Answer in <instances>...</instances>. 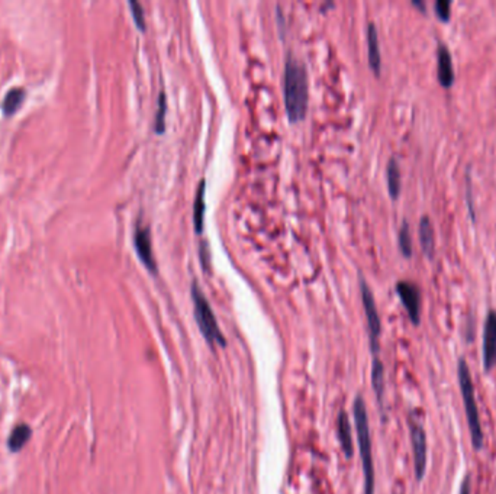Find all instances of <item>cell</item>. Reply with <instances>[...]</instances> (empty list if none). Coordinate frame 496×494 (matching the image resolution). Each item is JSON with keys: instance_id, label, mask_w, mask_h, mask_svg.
I'll return each mask as SVG.
<instances>
[{"instance_id": "obj_1", "label": "cell", "mask_w": 496, "mask_h": 494, "mask_svg": "<svg viewBox=\"0 0 496 494\" xmlns=\"http://www.w3.org/2000/svg\"><path fill=\"white\" fill-rule=\"evenodd\" d=\"M283 97L289 121H302L308 110V73L304 63L292 55L285 64Z\"/></svg>"}, {"instance_id": "obj_2", "label": "cell", "mask_w": 496, "mask_h": 494, "mask_svg": "<svg viewBox=\"0 0 496 494\" xmlns=\"http://www.w3.org/2000/svg\"><path fill=\"white\" fill-rule=\"evenodd\" d=\"M354 425L357 432V441H359V451L364 474V494H374V464L371 452V438L369 428V416L366 403L362 396H357L353 405Z\"/></svg>"}, {"instance_id": "obj_3", "label": "cell", "mask_w": 496, "mask_h": 494, "mask_svg": "<svg viewBox=\"0 0 496 494\" xmlns=\"http://www.w3.org/2000/svg\"><path fill=\"white\" fill-rule=\"evenodd\" d=\"M458 379H459V386H460L463 405H465V410H466V418H467V423H469L472 445L476 451H481L483 448V429L481 425L478 403H476L474 384L472 380V374H470L469 365L465 358L459 360Z\"/></svg>"}, {"instance_id": "obj_4", "label": "cell", "mask_w": 496, "mask_h": 494, "mask_svg": "<svg viewBox=\"0 0 496 494\" xmlns=\"http://www.w3.org/2000/svg\"><path fill=\"white\" fill-rule=\"evenodd\" d=\"M192 300H193V306H194V319L197 322V326H199V329H201V333L204 335L205 341L208 342V345L212 349L216 345L225 347L227 341L224 338L220 326H218L213 310H212L208 299L205 298L204 291L201 290L199 286H197L196 282L192 286Z\"/></svg>"}, {"instance_id": "obj_5", "label": "cell", "mask_w": 496, "mask_h": 494, "mask_svg": "<svg viewBox=\"0 0 496 494\" xmlns=\"http://www.w3.org/2000/svg\"><path fill=\"white\" fill-rule=\"evenodd\" d=\"M360 291H362V300H363V307H364L366 319H367L370 349H371L373 357H379V338H381V332H382L381 316H379L378 307H376L373 293L363 279L360 280Z\"/></svg>"}, {"instance_id": "obj_6", "label": "cell", "mask_w": 496, "mask_h": 494, "mask_svg": "<svg viewBox=\"0 0 496 494\" xmlns=\"http://www.w3.org/2000/svg\"><path fill=\"white\" fill-rule=\"evenodd\" d=\"M409 423V433H411V444L413 452V468H415V477L421 481L425 476L427 471V433L423 423L413 418L412 414L408 419Z\"/></svg>"}, {"instance_id": "obj_7", "label": "cell", "mask_w": 496, "mask_h": 494, "mask_svg": "<svg viewBox=\"0 0 496 494\" xmlns=\"http://www.w3.org/2000/svg\"><path fill=\"white\" fill-rule=\"evenodd\" d=\"M396 293L406 309L411 322L418 326L421 322V294L418 287L409 282H399L396 284Z\"/></svg>"}, {"instance_id": "obj_8", "label": "cell", "mask_w": 496, "mask_h": 494, "mask_svg": "<svg viewBox=\"0 0 496 494\" xmlns=\"http://www.w3.org/2000/svg\"><path fill=\"white\" fill-rule=\"evenodd\" d=\"M483 370L490 372L496 367V310H489L483 328Z\"/></svg>"}, {"instance_id": "obj_9", "label": "cell", "mask_w": 496, "mask_h": 494, "mask_svg": "<svg viewBox=\"0 0 496 494\" xmlns=\"http://www.w3.org/2000/svg\"><path fill=\"white\" fill-rule=\"evenodd\" d=\"M134 247L141 263L150 273H157V263L153 255L151 233L147 226H136L134 232Z\"/></svg>"}, {"instance_id": "obj_10", "label": "cell", "mask_w": 496, "mask_h": 494, "mask_svg": "<svg viewBox=\"0 0 496 494\" xmlns=\"http://www.w3.org/2000/svg\"><path fill=\"white\" fill-rule=\"evenodd\" d=\"M437 77L439 83L448 89L454 83V68H453V60L451 54L447 48V45L440 44L437 50Z\"/></svg>"}, {"instance_id": "obj_11", "label": "cell", "mask_w": 496, "mask_h": 494, "mask_svg": "<svg viewBox=\"0 0 496 494\" xmlns=\"http://www.w3.org/2000/svg\"><path fill=\"white\" fill-rule=\"evenodd\" d=\"M367 51H369V64L376 75L381 74L382 68V55L379 45V35L376 25L370 22L367 25Z\"/></svg>"}, {"instance_id": "obj_12", "label": "cell", "mask_w": 496, "mask_h": 494, "mask_svg": "<svg viewBox=\"0 0 496 494\" xmlns=\"http://www.w3.org/2000/svg\"><path fill=\"white\" fill-rule=\"evenodd\" d=\"M336 432H339V441L341 444V449L344 452L346 458L353 457V430H351V423L348 419V414L341 410L339 413V418H336Z\"/></svg>"}, {"instance_id": "obj_13", "label": "cell", "mask_w": 496, "mask_h": 494, "mask_svg": "<svg viewBox=\"0 0 496 494\" xmlns=\"http://www.w3.org/2000/svg\"><path fill=\"white\" fill-rule=\"evenodd\" d=\"M205 193H206V182L204 179L199 183V187H197V193H196L194 203H193V226H194L196 233H202V231H204L205 209H206Z\"/></svg>"}, {"instance_id": "obj_14", "label": "cell", "mask_w": 496, "mask_h": 494, "mask_svg": "<svg viewBox=\"0 0 496 494\" xmlns=\"http://www.w3.org/2000/svg\"><path fill=\"white\" fill-rule=\"evenodd\" d=\"M420 242L424 254L428 259H432L434 255V248H435V236H434V228L430 221L428 216H424L420 222Z\"/></svg>"}, {"instance_id": "obj_15", "label": "cell", "mask_w": 496, "mask_h": 494, "mask_svg": "<svg viewBox=\"0 0 496 494\" xmlns=\"http://www.w3.org/2000/svg\"><path fill=\"white\" fill-rule=\"evenodd\" d=\"M371 384L376 398H378L379 405L383 403V396H385V367L379 357H373V365H371Z\"/></svg>"}, {"instance_id": "obj_16", "label": "cell", "mask_w": 496, "mask_h": 494, "mask_svg": "<svg viewBox=\"0 0 496 494\" xmlns=\"http://www.w3.org/2000/svg\"><path fill=\"white\" fill-rule=\"evenodd\" d=\"M386 177H388V189H389V194L392 199H396V197L399 196L401 193V170H399V164L398 161L392 158L388 164V170H386Z\"/></svg>"}, {"instance_id": "obj_17", "label": "cell", "mask_w": 496, "mask_h": 494, "mask_svg": "<svg viewBox=\"0 0 496 494\" xmlns=\"http://www.w3.org/2000/svg\"><path fill=\"white\" fill-rule=\"evenodd\" d=\"M31 438V428L27 425H19L13 429V432L10 433L9 437V449L16 452L19 449H22L25 446V444L29 441Z\"/></svg>"}, {"instance_id": "obj_18", "label": "cell", "mask_w": 496, "mask_h": 494, "mask_svg": "<svg viewBox=\"0 0 496 494\" xmlns=\"http://www.w3.org/2000/svg\"><path fill=\"white\" fill-rule=\"evenodd\" d=\"M166 113H167V97L162 92L157 99V112L154 119V131L157 133H163L166 131Z\"/></svg>"}, {"instance_id": "obj_19", "label": "cell", "mask_w": 496, "mask_h": 494, "mask_svg": "<svg viewBox=\"0 0 496 494\" xmlns=\"http://www.w3.org/2000/svg\"><path fill=\"white\" fill-rule=\"evenodd\" d=\"M24 96H25V92H24L22 89H12V90L6 94L5 101H3V110H5V113H8V115L13 113V112L19 108V105L22 103Z\"/></svg>"}, {"instance_id": "obj_20", "label": "cell", "mask_w": 496, "mask_h": 494, "mask_svg": "<svg viewBox=\"0 0 496 494\" xmlns=\"http://www.w3.org/2000/svg\"><path fill=\"white\" fill-rule=\"evenodd\" d=\"M399 248L402 255L406 256V259H409L412 255V238H411L408 222H404L399 231Z\"/></svg>"}, {"instance_id": "obj_21", "label": "cell", "mask_w": 496, "mask_h": 494, "mask_svg": "<svg viewBox=\"0 0 496 494\" xmlns=\"http://www.w3.org/2000/svg\"><path fill=\"white\" fill-rule=\"evenodd\" d=\"M129 8H131V13H132L136 28L140 31H146V15H144L143 5L138 2V0H131Z\"/></svg>"}, {"instance_id": "obj_22", "label": "cell", "mask_w": 496, "mask_h": 494, "mask_svg": "<svg viewBox=\"0 0 496 494\" xmlns=\"http://www.w3.org/2000/svg\"><path fill=\"white\" fill-rule=\"evenodd\" d=\"M435 13L441 19L443 22H448L451 17V3L450 0H437L434 5Z\"/></svg>"}, {"instance_id": "obj_23", "label": "cell", "mask_w": 496, "mask_h": 494, "mask_svg": "<svg viewBox=\"0 0 496 494\" xmlns=\"http://www.w3.org/2000/svg\"><path fill=\"white\" fill-rule=\"evenodd\" d=\"M199 254H201V264H202L204 270H205L206 273H209V268H211V251H209L208 242L201 244Z\"/></svg>"}, {"instance_id": "obj_24", "label": "cell", "mask_w": 496, "mask_h": 494, "mask_svg": "<svg viewBox=\"0 0 496 494\" xmlns=\"http://www.w3.org/2000/svg\"><path fill=\"white\" fill-rule=\"evenodd\" d=\"M470 491H472V481H470V476L467 474V476L463 479V483L460 487V494H470Z\"/></svg>"}, {"instance_id": "obj_25", "label": "cell", "mask_w": 496, "mask_h": 494, "mask_svg": "<svg viewBox=\"0 0 496 494\" xmlns=\"http://www.w3.org/2000/svg\"><path fill=\"white\" fill-rule=\"evenodd\" d=\"M413 5L415 6H420L421 9H423V12H425V8H424V3H421V2H416V0H415V2H413Z\"/></svg>"}]
</instances>
